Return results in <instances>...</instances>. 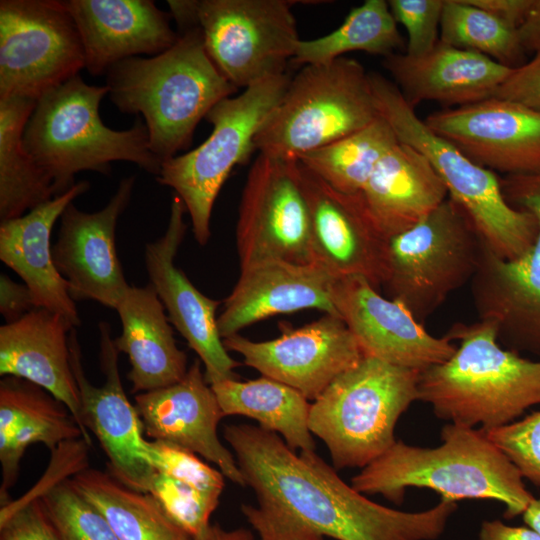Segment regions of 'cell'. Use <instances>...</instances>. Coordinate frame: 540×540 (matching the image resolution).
Masks as SVG:
<instances>
[{"label":"cell","mask_w":540,"mask_h":540,"mask_svg":"<svg viewBox=\"0 0 540 540\" xmlns=\"http://www.w3.org/2000/svg\"><path fill=\"white\" fill-rule=\"evenodd\" d=\"M224 438L258 505L241 510L260 540H436L457 503L406 512L380 505L348 485L315 451L291 449L260 426L232 424Z\"/></svg>","instance_id":"1"},{"label":"cell","mask_w":540,"mask_h":540,"mask_svg":"<svg viewBox=\"0 0 540 540\" xmlns=\"http://www.w3.org/2000/svg\"><path fill=\"white\" fill-rule=\"evenodd\" d=\"M442 443L419 447L401 440L352 477L351 485L366 495L379 494L402 504L408 488H426L440 499H488L505 505L504 517L523 514L534 500L523 477L481 429L447 423Z\"/></svg>","instance_id":"2"},{"label":"cell","mask_w":540,"mask_h":540,"mask_svg":"<svg viewBox=\"0 0 540 540\" xmlns=\"http://www.w3.org/2000/svg\"><path fill=\"white\" fill-rule=\"evenodd\" d=\"M178 34L163 53L122 60L105 74L112 103L142 115L150 149L162 163L188 147L199 122L237 90L209 58L198 26Z\"/></svg>","instance_id":"3"},{"label":"cell","mask_w":540,"mask_h":540,"mask_svg":"<svg viewBox=\"0 0 540 540\" xmlns=\"http://www.w3.org/2000/svg\"><path fill=\"white\" fill-rule=\"evenodd\" d=\"M445 336L458 342L454 354L421 371L418 383L436 417L486 431L540 404V359L504 348L491 323H456Z\"/></svg>","instance_id":"4"},{"label":"cell","mask_w":540,"mask_h":540,"mask_svg":"<svg viewBox=\"0 0 540 540\" xmlns=\"http://www.w3.org/2000/svg\"><path fill=\"white\" fill-rule=\"evenodd\" d=\"M109 88L77 75L37 101L26 124L23 146L53 184L55 196L71 189L82 171L111 174L114 161L131 162L159 174L162 161L151 151L145 123L125 130L106 126L99 107Z\"/></svg>","instance_id":"5"},{"label":"cell","mask_w":540,"mask_h":540,"mask_svg":"<svg viewBox=\"0 0 540 540\" xmlns=\"http://www.w3.org/2000/svg\"><path fill=\"white\" fill-rule=\"evenodd\" d=\"M370 77L379 115L400 142L427 157L448 197L464 210L483 243L502 259L522 256L537 235L533 215L507 201L501 179L493 171L476 164L429 129L394 83L377 73H370Z\"/></svg>","instance_id":"6"},{"label":"cell","mask_w":540,"mask_h":540,"mask_svg":"<svg viewBox=\"0 0 540 540\" xmlns=\"http://www.w3.org/2000/svg\"><path fill=\"white\" fill-rule=\"evenodd\" d=\"M419 375L364 356L311 403L309 429L336 470L364 468L395 444L399 418L419 400Z\"/></svg>","instance_id":"7"},{"label":"cell","mask_w":540,"mask_h":540,"mask_svg":"<svg viewBox=\"0 0 540 540\" xmlns=\"http://www.w3.org/2000/svg\"><path fill=\"white\" fill-rule=\"evenodd\" d=\"M379 117L370 74L355 59L304 66L255 138L259 153L299 161Z\"/></svg>","instance_id":"8"},{"label":"cell","mask_w":540,"mask_h":540,"mask_svg":"<svg viewBox=\"0 0 540 540\" xmlns=\"http://www.w3.org/2000/svg\"><path fill=\"white\" fill-rule=\"evenodd\" d=\"M290 80L287 73L270 76L219 101L205 117L212 125L208 138L162 163L156 180L182 199L199 245L210 238L212 210L221 188L234 167L247 163L256 150L257 133Z\"/></svg>","instance_id":"9"},{"label":"cell","mask_w":540,"mask_h":540,"mask_svg":"<svg viewBox=\"0 0 540 540\" xmlns=\"http://www.w3.org/2000/svg\"><path fill=\"white\" fill-rule=\"evenodd\" d=\"M482 240L464 210L447 197L408 230L387 238L383 286L420 322L471 282Z\"/></svg>","instance_id":"10"},{"label":"cell","mask_w":540,"mask_h":540,"mask_svg":"<svg viewBox=\"0 0 540 540\" xmlns=\"http://www.w3.org/2000/svg\"><path fill=\"white\" fill-rule=\"evenodd\" d=\"M288 0H194L209 58L234 87L286 73L298 42Z\"/></svg>","instance_id":"11"},{"label":"cell","mask_w":540,"mask_h":540,"mask_svg":"<svg viewBox=\"0 0 540 540\" xmlns=\"http://www.w3.org/2000/svg\"><path fill=\"white\" fill-rule=\"evenodd\" d=\"M500 181L507 201L533 215L537 235L514 260L496 256L482 242L470 282L473 303L479 320L496 328L503 347L540 356V173L509 175Z\"/></svg>","instance_id":"12"},{"label":"cell","mask_w":540,"mask_h":540,"mask_svg":"<svg viewBox=\"0 0 540 540\" xmlns=\"http://www.w3.org/2000/svg\"><path fill=\"white\" fill-rule=\"evenodd\" d=\"M82 69L83 44L60 0L0 1V98L37 101Z\"/></svg>","instance_id":"13"},{"label":"cell","mask_w":540,"mask_h":540,"mask_svg":"<svg viewBox=\"0 0 540 540\" xmlns=\"http://www.w3.org/2000/svg\"><path fill=\"white\" fill-rule=\"evenodd\" d=\"M236 247L240 267L266 259L315 262L299 161L258 154L241 196Z\"/></svg>","instance_id":"14"},{"label":"cell","mask_w":540,"mask_h":540,"mask_svg":"<svg viewBox=\"0 0 540 540\" xmlns=\"http://www.w3.org/2000/svg\"><path fill=\"white\" fill-rule=\"evenodd\" d=\"M100 367L105 381L92 384L82 362V352L75 328L69 333L71 365L77 382L83 424L100 443L107 459L109 473L133 490L149 493L155 474L148 460V441L142 421L129 401L119 373V352L111 337V327L100 322Z\"/></svg>","instance_id":"15"},{"label":"cell","mask_w":540,"mask_h":540,"mask_svg":"<svg viewBox=\"0 0 540 540\" xmlns=\"http://www.w3.org/2000/svg\"><path fill=\"white\" fill-rule=\"evenodd\" d=\"M223 344L262 376L282 382L312 401L364 357L346 324L332 314L296 329L284 328L272 340L252 341L236 334L223 339Z\"/></svg>","instance_id":"16"},{"label":"cell","mask_w":540,"mask_h":540,"mask_svg":"<svg viewBox=\"0 0 540 540\" xmlns=\"http://www.w3.org/2000/svg\"><path fill=\"white\" fill-rule=\"evenodd\" d=\"M425 124L470 160L509 175L540 173V112L491 97L429 114Z\"/></svg>","instance_id":"17"},{"label":"cell","mask_w":540,"mask_h":540,"mask_svg":"<svg viewBox=\"0 0 540 540\" xmlns=\"http://www.w3.org/2000/svg\"><path fill=\"white\" fill-rule=\"evenodd\" d=\"M135 182V175L123 178L96 212L82 211L73 202L63 211L52 254L75 302L93 300L115 310L130 287L117 254L116 226L131 201Z\"/></svg>","instance_id":"18"},{"label":"cell","mask_w":540,"mask_h":540,"mask_svg":"<svg viewBox=\"0 0 540 540\" xmlns=\"http://www.w3.org/2000/svg\"><path fill=\"white\" fill-rule=\"evenodd\" d=\"M186 207L175 193L165 233L145 245V266L168 319L203 363L207 382L238 379L234 369L240 365L228 353L220 336L216 311L220 301L200 292L175 265V257L184 239Z\"/></svg>","instance_id":"19"},{"label":"cell","mask_w":540,"mask_h":540,"mask_svg":"<svg viewBox=\"0 0 540 540\" xmlns=\"http://www.w3.org/2000/svg\"><path fill=\"white\" fill-rule=\"evenodd\" d=\"M334 305L364 356L421 372L456 350L446 336L431 335L401 303L383 297L362 277L339 278Z\"/></svg>","instance_id":"20"},{"label":"cell","mask_w":540,"mask_h":540,"mask_svg":"<svg viewBox=\"0 0 540 540\" xmlns=\"http://www.w3.org/2000/svg\"><path fill=\"white\" fill-rule=\"evenodd\" d=\"M300 174L310 211L315 261L336 278L359 276L378 289L385 276L387 238L360 193L333 189L301 163Z\"/></svg>","instance_id":"21"},{"label":"cell","mask_w":540,"mask_h":540,"mask_svg":"<svg viewBox=\"0 0 540 540\" xmlns=\"http://www.w3.org/2000/svg\"><path fill=\"white\" fill-rule=\"evenodd\" d=\"M201 363L196 359L177 383L136 394L144 434L204 457L230 481L246 487L234 454L218 437L217 427L225 415Z\"/></svg>","instance_id":"22"},{"label":"cell","mask_w":540,"mask_h":540,"mask_svg":"<svg viewBox=\"0 0 540 540\" xmlns=\"http://www.w3.org/2000/svg\"><path fill=\"white\" fill-rule=\"evenodd\" d=\"M336 278L317 261L307 264L266 259L240 267V276L224 300L217 325L222 339L276 314L318 309L337 315Z\"/></svg>","instance_id":"23"},{"label":"cell","mask_w":540,"mask_h":540,"mask_svg":"<svg viewBox=\"0 0 540 540\" xmlns=\"http://www.w3.org/2000/svg\"><path fill=\"white\" fill-rule=\"evenodd\" d=\"M78 29L85 69L105 75L116 63L171 48L179 34L152 0H60Z\"/></svg>","instance_id":"24"},{"label":"cell","mask_w":540,"mask_h":540,"mask_svg":"<svg viewBox=\"0 0 540 540\" xmlns=\"http://www.w3.org/2000/svg\"><path fill=\"white\" fill-rule=\"evenodd\" d=\"M383 66L413 108L423 101L460 107L494 97L514 69L440 40L424 56L397 52L384 57Z\"/></svg>","instance_id":"25"},{"label":"cell","mask_w":540,"mask_h":540,"mask_svg":"<svg viewBox=\"0 0 540 540\" xmlns=\"http://www.w3.org/2000/svg\"><path fill=\"white\" fill-rule=\"evenodd\" d=\"M74 329L61 315L35 308L0 327V374L32 382L63 402L84 432L81 401L70 359L69 333Z\"/></svg>","instance_id":"26"},{"label":"cell","mask_w":540,"mask_h":540,"mask_svg":"<svg viewBox=\"0 0 540 540\" xmlns=\"http://www.w3.org/2000/svg\"><path fill=\"white\" fill-rule=\"evenodd\" d=\"M89 188V182H77L64 194L0 224L1 261L23 280L37 308L61 315L73 328L80 326V316L55 266L50 239L65 208Z\"/></svg>","instance_id":"27"},{"label":"cell","mask_w":540,"mask_h":540,"mask_svg":"<svg viewBox=\"0 0 540 540\" xmlns=\"http://www.w3.org/2000/svg\"><path fill=\"white\" fill-rule=\"evenodd\" d=\"M80 438L85 440L84 432L63 402L32 382L5 376L0 382V501L10 499L8 490L30 445L44 444L52 453Z\"/></svg>","instance_id":"28"},{"label":"cell","mask_w":540,"mask_h":540,"mask_svg":"<svg viewBox=\"0 0 540 540\" xmlns=\"http://www.w3.org/2000/svg\"><path fill=\"white\" fill-rule=\"evenodd\" d=\"M360 195L379 230L390 238L436 209L448 191L427 157L399 141L378 162Z\"/></svg>","instance_id":"29"},{"label":"cell","mask_w":540,"mask_h":540,"mask_svg":"<svg viewBox=\"0 0 540 540\" xmlns=\"http://www.w3.org/2000/svg\"><path fill=\"white\" fill-rule=\"evenodd\" d=\"M122 331L114 339L128 356L127 374L133 393L167 387L187 373V356L178 348L173 329L153 286L128 288L115 309Z\"/></svg>","instance_id":"30"},{"label":"cell","mask_w":540,"mask_h":540,"mask_svg":"<svg viewBox=\"0 0 540 540\" xmlns=\"http://www.w3.org/2000/svg\"><path fill=\"white\" fill-rule=\"evenodd\" d=\"M211 388L225 416L252 418L261 428L278 434L291 449L315 451L308 424L311 403L296 389L266 376L247 381L226 379Z\"/></svg>","instance_id":"31"},{"label":"cell","mask_w":540,"mask_h":540,"mask_svg":"<svg viewBox=\"0 0 540 540\" xmlns=\"http://www.w3.org/2000/svg\"><path fill=\"white\" fill-rule=\"evenodd\" d=\"M81 495L105 518L119 540H190L156 498L126 487L110 473L85 468L71 476Z\"/></svg>","instance_id":"32"},{"label":"cell","mask_w":540,"mask_h":540,"mask_svg":"<svg viewBox=\"0 0 540 540\" xmlns=\"http://www.w3.org/2000/svg\"><path fill=\"white\" fill-rule=\"evenodd\" d=\"M36 100L0 98V219L20 217L55 196L53 184L23 146Z\"/></svg>","instance_id":"33"},{"label":"cell","mask_w":540,"mask_h":540,"mask_svg":"<svg viewBox=\"0 0 540 540\" xmlns=\"http://www.w3.org/2000/svg\"><path fill=\"white\" fill-rule=\"evenodd\" d=\"M87 444L64 443L54 452L42 485L28 494L40 497L61 540H119L103 515L76 489L71 477L87 468Z\"/></svg>","instance_id":"34"},{"label":"cell","mask_w":540,"mask_h":540,"mask_svg":"<svg viewBox=\"0 0 540 540\" xmlns=\"http://www.w3.org/2000/svg\"><path fill=\"white\" fill-rule=\"evenodd\" d=\"M404 45L388 1L366 0L331 33L300 40L291 60L296 65H327L345 53L363 51L387 57Z\"/></svg>","instance_id":"35"},{"label":"cell","mask_w":540,"mask_h":540,"mask_svg":"<svg viewBox=\"0 0 540 540\" xmlns=\"http://www.w3.org/2000/svg\"><path fill=\"white\" fill-rule=\"evenodd\" d=\"M399 142L379 115L366 127L300 157L299 162L333 189L360 193L381 158Z\"/></svg>","instance_id":"36"},{"label":"cell","mask_w":540,"mask_h":540,"mask_svg":"<svg viewBox=\"0 0 540 540\" xmlns=\"http://www.w3.org/2000/svg\"><path fill=\"white\" fill-rule=\"evenodd\" d=\"M439 40L510 68L523 65L524 50L516 30L467 0H444Z\"/></svg>","instance_id":"37"},{"label":"cell","mask_w":540,"mask_h":540,"mask_svg":"<svg viewBox=\"0 0 540 540\" xmlns=\"http://www.w3.org/2000/svg\"><path fill=\"white\" fill-rule=\"evenodd\" d=\"M149 493L167 515L190 537L210 525V517L219 505L222 492L206 488L192 480L155 471Z\"/></svg>","instance_id":"38"},{"label":"cell","mask_w":540,"mask_h":540,"mask_svg":"<svg viewBox=\"0 0 540 540\" xmlns=\"http://www.w3.org/2000/svg\"><path fill=\"white\" fill-rule=\"evenodd\" d=\"M484 432L523 478L540 487V410Z\"/></svg>","instance_id":"39"},{"label":"cell","mask_w":540,"mask_h":540,"mask_svg":"<svg viewBox=\"0 0 540 540\" xmlns=\"http://www.w3.org/2000/svg\"><path fill=\"white\" fill-rule=\"evenodd\" d=\"M388 4L396 23L407 31L405 54L421 57L429 53L439 41L444 0H389Z\"/></svg>","instance_id":"40"},{"label":"cell","mask_w":540,"mask_h":540,"mask_svg":"<svg viewBox=\"0 0 540 540\" xmlns=\"http://www.w3.org/2000/svg\"><path fill=\"white\" fill-rule=\"evenodd\" d=\"M0 540H61L40 497L26 493L1 503Z\"/></svg>","instance_id":"41"},{"label":"cell","mask_w":540,"mask_h":540,"mask_svg":"<svg viewBox=\"0 0 540 540\" xmlns=\"http://www.w3.org/2000/svg\"><path fill=\"white\" fill-rule=\"evenodd\" d=\"M494 97L520 103L540 112V51L532 60L514 68Z\"/></svg>","instance_id":"42"},{"label":"cell","mask_w":540,"mask_h":540,"mask_svg":"<svg viewBox=\"0 0 540 540\" xmlns=\"http://www.w3.org/2000/svg\"><path fill=\"white\" fill-rule=\"evenodd\" d=\"M36 307L31 291L8 275H0V312L6 323L19 320Z\"/></svg>","instance_id":"43"},{"label":"cell","mask_w":540,"mask_h":540,"mask_svg":"<svg viewBox=\"0 0 540 540\" xmlns=\"http://www.w3.org/2000/svg\"><path fill=\"white\" fill-rule=\"evenodd\" d=\"M470 4L490 13L509 27L517 29L523 21L531 0H467Z\"/></svg>","instance_id":"44"},{"label":"cell","mask_w":540,"mask_h":540,"mask_svg":"<svg viewBox=\"0 0 540 540\" xmlns=\"http://www.w3.org/2000/svg\"><path fill=\"white\" fill-rule=\"evenodd\" d=\"M479 540H540V535L530 527H516L500 520H485L479 530Z\"/></svg>","instance_id":"45"},{"label":"cell","mask_w":540,"mask_h":540,"mask_svg":"<svg viewBox=\"0 0 540 540\" xmlns=\"http://www.w3.org/2000/svg\"><path fill=\"white\" fill-rule=\"evenodd\" d=\"M516 32L524 52L540 51V0H531L529 9Z\"/></svg>","instance_id":"46"},{"label":"cell","mask_w":540,"mask_h":540,"mask_svg":"<svg viewBox=\"0 0 540 540\" xmlns=\"http://www.w3.org/2000/svg\"><path fill=\"white\" fill-rule=\"evenodd\" d=\"M190 540H255L250 530L237 528L226 530L218 524H210L203 532Z\"/></svg>","instance_id":"47"},{"label":"cell","mask_w":540,"mask_h":540,"mask_svg":"<svg viewBox=\"0 0 540 540\" xmlns=\"http://www.w3.org/2000/svg\"><path fill=\"white\" fill-rule=\"evenodd\" d=\"M522 515L525 524L540 535V499L534 498Z\"/></svg>","instance_id":"48"}]
</instances>
